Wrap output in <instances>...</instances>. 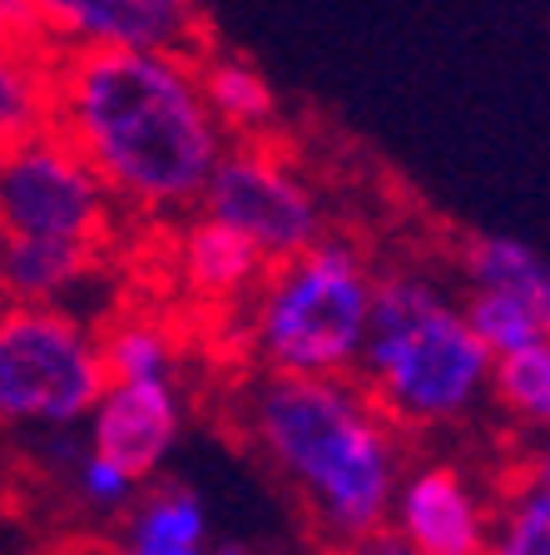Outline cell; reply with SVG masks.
<instances>
[{
	"label": "cell",
	"mask_w": 550,
	"mask_h": 555,
	"mask_svg": "<svg viewBox=\"0 0 550 555\" xmlns=\"http://www.w3.org/2000/svg\"><path fill=\"white\" fill-rule=\"evenodd\" d=\"M85 422H90L85 451L139 486L154 481L169 462L183 431V397L174 382H110Z\"/></svg>",
	"instance_id": "cell-10"
},
{
	"label": "cell",
	"mask_w": 550,
	"mask_h": 555,
	"mask_svg": "<svg viewBox=\"0 0 550 555\" xmlns=\"http://www.w3.org/2000/svg\"><path fill=\"white\" fill-rule=\"evenodd\" d=\"M486 402H496L516 427H526L530 441L550 437V343H536L526 352H511V358H496Z\"/></svg>",
	"instance_id": "cell-19"
},
{
	"label": "cell",
	"mask_w": 550,
	"mask_h": 555,
	"mask_svg": "<svg viewBox=\"0 0 550 555\" xmlns=\"http://www.w3.org/2000/svg\"><path fill=\"white\" fill-rule=\"evenodd\" d=\"M110 377L100 333L65 308H0V427L65 431L94 412Z\"/></svg>",
	"instance_id": "cell-5"
},
{
	"label": "cell",
	"mask_w": 550,
	"mask_h": 555,
	"mask_svg": "<svg viewBox=\"0 0 550 555\" xmlns=\"http://www.w3.org/2000/svg\"><path fill=\"white\" fill-rule=\"evenodd\" d=\"M100 333V362L110 382H174L179 372V343L169 323L150 312H119Z\"/></svg>",
	"instance_id": "cell-17"
},
{
	"label": "cell",
	"mask_w": 550,
	"mask_h": 555,
	"mask_svg": "<svg viewBox=\"0 0 550 555\" xmlns=\"http://www.w3.org/2000/svg\"><path fill=\"white\" fill-rule=\"evenodd\" d=\"M194 75H199L204 109L214 115V125L223 129L229 144H258V139H273L278 94L253 60L233 55V50H204V55L194 60Z\"/></svg>",
	"instance_id": "cell-13"
},
{
	"label": "cell",
	"mask_w": 550,
	"mask_h": 555,
	"mask_svg": "<svg viewBox=\"0 0 550 555\" xmlns=\"http://www.w3.org/2000/svg\"><path fill=\"white\" fill-rule=\"evenodd\" d=\"M119 219L110 189L55 129L0 150V243L115 248Z\"/></svg>",
	"instance_id": "cell-6"
},
{
	"label": "cell",
	"mask_w": 550,
	"mask_h": 555,
	"mask_svg": "<svg viewBox=\"0 0 550 555\" xmlns=\"http://www.w3.org/2000/svg\"><path fill=\"white\" fill-rule=\"evenodd\" d=\"M0 30L5 35H35V40H40L35 0H0Z\"/></svg>",
	"instance_id": "cell-24"
},
{
	"label": "cell",
	"mask_w": 550,
	"mask_h": 555,
	"mask_svg": "<svg viewBox=\"0 0 550 555\" xmlns=\"http://www.w3.org/2000/svg\"><path fill=\"white\" fill-rule=\"evenodd\" d=\"M264 273L268 263L233 229L204 219V214L179 219V233H174V278H179V288L194 302H204V308H243L253 298V288L264 283Z\"/></svg>",
	"instance_id": "cell-11"
},
{
	"label": "cell",
	"mask_w": 550,
	"mask_h": 555,
	"mask_svg": "<svg viewBox=\"0 0 550 555\" xmlns=\"http://www.w3.org/2000/svg\"><path fill=\"white\" fill-rule=\"evenodd\" d=\"M208 516L189 486H154L144 501L129 506L115 555H204Z\"/></svg>",
	"instance_id": "cell-16"
},
{
	"label": "cell",
	"mask_w": 550,
	"mask_h": 555,
	"mask_svg": "<svg viewBox=\"0 0 550 555\" xmlns=\"http://www.w3.org/2000/svg\"><path fill=\"white\" fill-rule=\"evenodd\" d=\"M353 382L397 431H442L486 402L491 352L471 337L461 298L422 268L372 283V318Z\"/></svg>",
	"instance_id": "cell-3"
},
{
	"label": "cell",
	"mask_w": 550,
	"mask_h": 555,
	"mask_svg": "<svg viewBox=\"0 0 550 555\" xmlns=\"http://www.w3.org/2000/svg\"><path fill=\"white\" fill-rule=\"evenodd\" d=\"M461 318H466L471 337L496 358H511V352H526V347L546 343L540 337L536 312L516 298V293H501V288H466L461 293Z\"/></svg>",
	"instance_id": "cell-20"
},
{
	"label": "cell",
	"mask_w": 550,
	"mask_h": 555,
	"mask_svg": "<svg viewBox=\"0 0 550 555\" xmlns=\"http://www.w3.org/2000/svg\"><path fill=\"white\" fill-rule=\"evenodd\" d=\"M457 273L466 278V288L516 293L536 312L540 337L550 343V263L530 243L511 238V233H471L457 248Z\"/></svg>",
	"instance_id": "cell-14"
},
{
	"label": "cell",
	"mask_w": 550,
	"mask_h": 555,
	"mask_svg": "<svg viewBox=\"0 0 550 555\" xmlns=\"http://www.w3.org/2000/svg\"><path fill=\"white\" fill-rule=\"evenodd\" d=\"M378 268L362 243L322 233L298 258L268 268L243 302V352L264 377H353L372 318Z\"/></svg>",
	"instance_id": "cell-4"
},
{
	"label": "cell",
	"mask_w": 550,
	"mask_h": 555,
	"mask_svg": "<svg viewBox=\"0 0 550 555\" xmlns=\"http://www.w3.org/2000/svg\"><path fill=\"white\" fill-rule=\"evenodd\" d=\"M322 555H412V551L401 545V535L392 531V526H382V531H372V535H357V541L328 545Z\"/></svg>",
	"instance_id": "cell-23"
},
{
	"label": "cell",
	"mask_w": 550,
	"mask_h": 555,
	"mask_svg": "<svg viewBox=\"0 0 550 555\" xmlns=\"http://www.w3.org/2000/svg\"><path fill=\"white\" fill-rule=\"evenodd\" d=\"M496 520V491L461 472L457 462H422L401 472L392 501V531L412 555H486Z\"/></svg>",
	"instance_id": "cell-9"
},
{
	"label": "cell",
	"mask_w": 550,
	"mask_h": 555,
	"mask_svg": "<svg viewBox=\"0 0 550 555\" xmlns=\"http://www.w3.org/2000/svg\"><path fill=\"white\" fill-rule=\"evenodd\" d=\"M199 214L233 229L268 268L298 258L328 233V208H322L318 184L273 139L229 144L199 198Z\"/></svg>",
	"instance_id": "cell-7"
},
{
	"label": "cell",
	"mask_w": 550,
	"mask_h": 555,
	"mask_svg": "<svg viewBox=\"0 0 550 555\" xmlns=\"http://www.w3.org/2000/svg\"><path fill=\"white\" fill-rule=\"evenodd\" d=\"M496 520L486 555H550V486H536L516 472H496Z\"/></svg>",
	"instance_id": "cell-18"
},
{
	"label": "cell",
	"mask_w": 550,
	"mask_h": 555,
	"mask_svg": "<svg viewBox=\"0 0 550 555\" xmlns=\"http://www.w3.org/2000/svg\"><path fill=\"white\" fill-rule=\"evenodd\" d=\"M55 50L35 35L0 30V150L50 129Z\"/></svg>",
	"instance_id": "cell-15"
},
{
	"label": "cell",
	"mask_w": 550,
	"mask_h": 555,
	"mask_svg": "<svg viewBox=\"0 0 550 555\" xmlns=\"http://www.w3.org/2000/svg\"><path fill=\"white\" fill-rule=\"evenodd\" d=\"M233 406L243 447L287 486L322 551L392 520L407 447L353 377L253 372Z\"/></svg>",
	"instance_id": "cell-2"
},
{
	"label": "cell",
	"mask_w": 550,
	"mask_h": 555,
	"mask_svg": "<svg viewBox=\"0 0 550 555\" xmlns=\"http://www.w3.org/2000/svg\"><path fill=\"white\" fill-rule=\"evenodd\" d=\"M50 129L90 164L119 214L144 223L199 214L229 150L194 60L159 50H55Z\"/></svg>",
	"instance_id": "cell-1"
},
{
	"label": "cell",
	"mask_w": 550,
	"mask_h": 555,
	"mask_svg": "<svg viewBox=\"0 0 550 555\" xmlns=\"http://www.w3.org/2000/svg\"><path fill=\"white\" fill-rule=\"evenodd\" d=\"M506 472H516V476H526V481H536V486H550V437H536V441H526V447L506 462Z\"/></svg>",
	"instance_id": "cell-22"
},
{
	"label": "cell",
	"mask_w": 550,
	"mask_h": 555,
	"mask_svg": "<svg viewBox=\"0 0 550 555\" xmlns=\"http://www.w3.org/2000/svg\"><path fill=\"white\" fill-rule=\"evenodd\" d=\"M110 248H75V243H0V293L15 308H65L104 278Z\"/></svg>",
	"instance_id": "cell-12"
},
{
	"label": "cell",
	"mask_w": 550,
	"mask_h": 555,
	"mask_svg": "<svg viewBox=\"0 0 550 555\" xmlns=\"http://www.w3.org/2000/svg\"><path fill=\"white\" fill-rule=\"evenodd\" d=\"M69 476H75V496H80L85 506H94V511H119V506L135 501V481L119 476L115 466H104L100 456H90V451H75Z\"/></svg>",
	"instance_id": "cell-21"
},
{
	"label": "cell",
	"mask_w": 550,
	"mask_h": 555,
	"mask_svg": "<svg viewBox=\"0 0 550 555\" xmlns=\"http://www.w3.org/2000/svg\"><path fill=\"white\" fill-rule=\"evenodd\" d=\"M0 308H5V293H0Z\"/></svg>",
	"instance_id": "cell-25"
},
{
	"label": "cell",
	"mask_w": 550,
	"mask_h": 555,
	"mask_svg": "<svg viewBox=\"0 0 550 555\" xmlns=\"http://www.w3.org/2000/svg\"><path fill=\"white\" fill-rule=\"evenodd\" d=\"M50 50H159L199 60L208 50L194 0H35Z\"/></svg>",
	"instance_id": "cell-8"
}]
</instances>
